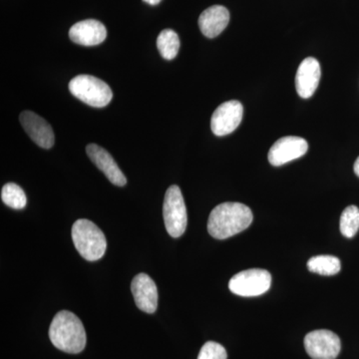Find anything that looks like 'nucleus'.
I'll list each match as a JSON object with an SVG mask.
<instances>
[{"label":"nucleus","mask_w":359,"mask_h":359,"mask_svg":"<svg viewBox=\"0 0 359 359\" xmlns=\"http://www.w3.org/2000/svg\"><path fill=\"white\" fill-rule=\"evenodd\" d=\"M254 216L248 205L241 203H223L211 212L208 231L217 240H226L247 230Z\"/></svg>","instance_id":"nucleus-1"},{"label":"nucleus","mask_w":359,"mask_h":359,"mask_svg":"<svg viewBox=\"0 0 359 359\" xmlns=\"http://www.w3.org/2000/svg\"><path fill=\"white\" fill-rule=\"evenodd\" d=\"M49 339L56 348L66 353H80L86 346L83 323L68 311H59L54 316L49 328Z\"/></svg>","instance_id":"nucleus-2"},{"label":"nucleus","mask_w":359,"mask_h":359,"mask_svg":"<svg viewBox=\"0 0 359 359\" xmlns=\"http://www.w3.org/2000/svg\"><path fill=\"white\" fill-rule=\"evenodd\" d=\"M71 236L77 252L86 261H98L105 255L107 241L103 231L93 222L77 219L73 224Z\"/></svg>","instance_id":"nucleus-3"},{"label":"nucleus","mask_w":359,"mask_h":359,"mask_svg":"<svg viewBox=\"0 0 359 359\" xmlns=\"http://www.w3.org/2000/svg\"><path fill=\"white\" fill-rule=\"evenodd\" d=\"M69 90L73 96L92 107H105L113 98L112 90L108 84L91 75H78L73 78Z\"/></svg>","instance_id":"nucleus-4"},{"label":"nucleus","mask_w":359,"mask_h":359,"mask_svg":"<svg viewBox=\"0 0 359 359\" xmlns=\"http://www.w3.org/2000/svg\"><path fill=\"white\" fill-rule=\"evenodd\" d=\"M163 217L168 233L172 238L183 236L188 224V215L185 201L178 186L173 185L168 189L163 204Z\"/></svg>","instance_id":"nucleus-5"},{"label":"nucleus","mask_w":359,"mask_h":359,"mask_svg":"<svg viewBox=\"0 0 359 359\" xmlns=\"http://www.w3.org/2000/svg\"><path fill=\"white\" fill-rule=\"evenodd\" d=\"M271 276L266 269H252L233 276L229 283V289L240 297H259L271 287Z\"/></svg>","instance_id":"nucleus-6"},{"label":"nucleus","mask_w":359,"mask_h":359,"mask_svg":"<svg viewBox=\"0 0 359 359\" xmlns=\"http://www.w3.org/2000/svg\"><path fill=\"white\" fill-rule=\"evenodd\" d=\"M304 347L313 359H335L341 349V342L334 332L318 330L306 335Z\"/></svg>","instance_id":"nucleus-7"},{"label":"nucleus","mask_w":359,"mask_h":359,"mask_svg":"<svg viewBox=\"0 0 359 359\" xmlns=\"http://www.w3.org/2000/svg\"><path fill=\"white\" fill-rule=\"evenodd\" d=\"M244 116V107L238 101L221 104L212 116L211 129L216 136L233 133L240 126Z\"/></svg>","instance_id":"nucleus-8"},{"label":"nucleus","mask_w":359,"mask_h":359,"mask_svg":"<svg viewBox=\"0 0 359 359\" xmlns=\"http://www.w3.org/2000/svg\"><path fill=\"white\" fill-rule=\"evenodd\" d=\"M309 143L306 139L297 136H287L280 138L271 146L268 158L273 166L280 167L290 161L299 159L306 155Z\"/></svg>","instance_id":"nucleus-9"},{"label":"nucleus","mask_w":359,"mask_h":359,"mask_svg":"<svg viewBox=\"0 0 359 359\" xmlns=\"http://www.w3.org/2000/svg\"><path fill=\"white\" fill-rule=\"evenodd\" d=\"M137 308L146 313H154L158 308V290L154 280L146 273H139L131 283Z\"/></svg>","instance_id":"nucleus-10"},{"label":"nucleus","mask_w":359,"mask_h":359,"mask_svg":"<svg viewBox=\"0 0 359 359\" xmlns=\"http://www.w3.org/2000/svg\"><path fill=\"white\" fill-rule=\"evenodd\" d=\"M26 133L39 147L50 149L54 145V133L49 123L32 111H23L20 117Z\"/></svg>","instance_id":"nucleus-11"},{"label":"nucleus","mask_w":359,"mask_h":359,"mask_svg":"<svg viewBox=\"0 0 359 359\" xmlns=\"http://www.w3.org/2000/svg\"><path fill=\"white\" fill-rule=\"evenodd\" d=\"M86 152L92 163L96 165V167L105 175L106 178L109 180L113 185L119 187L126 185V177L116 164L115 160L108 151L96 144H89L86 147Z\"/></svg>","instance_id":"nucleus-12"},{"label":"nucleus","mask_w":359,"mask_h":359,"mask_svg":"<svg viewBox=\"0 0 359 359\" xmlns=\"http://www.w3.org/2000/svg\"><path fill=\"white\" fill-rule=\"evenodd\" d=\"M320 62L316 58L308 57L302 61L295 76V88L302 98L313 95L320 83Z\"/></svg>","instance_id":"nucleus-13"},{"label":"nucleus","mask_w":359,"mask_h":359,"mask_svg":"<svg viewBox=\"0 0 359 359\" xmlns=\"http://www.w3.org/2000/svg\"><path fill=\"white\" fill-rule=\"evenodd\" d=\"M69 37L74 43L83 46H96L106 39L107 29L100 21L82 20L70 28Z\"/></svg>","instance_id":"nucleus-14"},{"label":"nucleus","mask_w":359,"mask_h":359,"mask_svg":"<svg viewBox=\"0 0 359 359\" xmlns=\"http://www.w3.org/2000/svg\"><path fill=\"white\" fill-rule=\"evenodd\" d=\"M230 22V13L222 6L209 7L203 11L199 18L201 32L208 39H215L226 29Z\"/></svg>","instance_id":"nucleus-15"},{"label":"nucleus","mask_w":359,"mask_h":359,"mask_svg":"<svg viewBox=\"0 0 359 359\" xmlns=\"http://www.w3.org/2000/svg\"><path fill=\"white\" fill-rule=\"evenodd\" d=\"M309 271L321 276H334L341 269L339 257L334 256H316L308 262Z\"/></svg>","instance_id":"nucleus-16"},{"label":"nucleus","mask_w":359,"mask_h":359,"mask_svg":"<svg viewBox=\"0 0 359 359\" xmlns=\"http://www.w3.org/2000/svg\"><path fill=\"white\" fill-rule=\"evenodd\" d=\"M180 39L174 30L164 29L161 32L157 39V47L161 56L166 60H172L178 55Z\"/></svg>","instance_id":"nucleus-17"},{"label":"nucleus","mask_w":359,"mask_h":359,"mask_svg":"<svg viewBox=\"0 0 359 359\" xmlns=\"http://www.w3.org/2000/svg\"><path fill=\"white\" fill-rule=\"evenodd\" d=\"M1 200L7 207L14 210L23 209L27 204L25 191L15 183H7L2 187Z\"/></svg>","instance_id":"nucleus-18"},{"label":"nucleus","mask_w":359,"mask_h":359,"mask_svg":"<svg viewBox=\"0 0 359 359\" xmlns=\"http://www.w3.org/2000/svg\"><path fill=\"white\" fill-rule=\"evenodd\" d=\"M340 231L347 238H353L359 230V209L356 205H349L340 217Z\"/></svg>","instance_id":"nucleus-19"},{"label":"nucleus","mask_w":359,"mask_h":359,"mask_svg":"<svg viewBox=\"0 0 359 359\" xmlns=\"http://www.w3.org/2000/svg\"><path fill=\"white\" fill-rule=\"evenodd\" d=\"M228 353L223 346L215 341L205 342L201 348L198 359H226Z\"/></svg>","instance_id":"nucleus-20"},{"label":"nucleus","mask_w":359,"mask_h":359,"mask_svg":"<svg viewBox=\"0 0 359 359\" xmlns=\"http://www.w3.org/2000/svg\"><path fill=\"white\" fill-rule=\"evenodd\" d=\"M354 173L356 174V176L359 177V157L356 159L355 163H354Z\"/></svg>","instance_id":"nucleus-21"},{"label":"nucleus","mask_w":359,"mask_h":359,"mask_svg":"<svg viewBox=\"0 0 359 359\" xmlns=\"http://www.w3.org/2000/svg\"><path fill=\"white\" fill-rule=\"evenodd\" d=\"M146 4H150V6H157L162 0H143Z\"/></svg>","instance_id":"nucleus-22"}]
</instances>
